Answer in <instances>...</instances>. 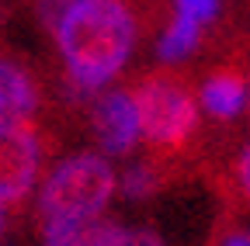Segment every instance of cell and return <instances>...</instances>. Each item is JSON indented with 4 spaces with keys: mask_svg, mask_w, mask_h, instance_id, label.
Instances as JSON below:
<instances>
[{
    "mask_svg": "<svg viewBox=\"0 0 250 246\" xmlns=\"http://www.w3.org/2000/svg\"><path fill=\"white\" fill-rule=\"evenodd\" d=\"M87 121H90V135L98 139L104 152L129 156L139 142V114L129 83H118L94 97V104L87 108Z\"/></svg>",
    "mask_w": 250,
    "mask_h": 246,
    "instance_id": "8992f818",
    "label": "cell"
},
{
    "mask_svg": "<svg viewBox=\"0 0 250 246\" xmlns=\"http://www.w3.org/2000/svg\"><path fill=\"white\" fill-rule=\"evenodd\" d=\"M45 87L24 59H0V129L31 121L42 111Z\"/></svg>",
    "mask_w": 250,
    "mask_h": 246,
    "instance_id": "ba28073f",
    "label": "cell"
},
{
    "mask_svg": "<svg viewBox=\"0 0 250 246\" xmlns=\"http://www.w3.org/2000/svg\"><path fill=\"white\" fill-rule=\"evenodd\" d=\"M129 90L136 101L146 156L160 160L181 173L198 170L208 135L202 129V101L195 94V76L170 63H160L132 76Z\"/></svg>",
    "mask_w": 250,
    "mask_h": 246,
    "instance_id": "7a4b0ae2",
    "label": "cell"
},
{
    "mask_svg": "<svg viewBox=\"0 0 250 246\" xmlns=\"http://www.w3.org/2000/svg\"><path fill=\"white\" fill-rule=\"evenodd\" d=\"M139 0H70L52 24L62 80L73 97L98 94L132 59L143 35Z\"/></svg>",
    "mask_w": 250,
    "mask_h": 246,
    "instance_id": "6da1fadb",
    "label": "cell"
},
{
    "mask_svg": "<svg viewBox=\"0 0 250 246\" xmlns=\"http://www.w3.org/2000/svg\"><path fill=\"white\" fill-rule=\"evenodd\" d=\"M174 11L195 18V21L205 24V28H212V24L219 21V0H174Z\"/></svg>",
    "mask_w": 250,
    "mask_h": 246,
    "instance_id": "7c38bea8",
    "label": "cell"
},
{
    "mask_svg": "<svg viewBox=\"0 0 250 246\" xmlns=\"http://www.w3.org/2000/svg\"><path fill=\"white\" fill-rule=\"evenodd\" d=\"M115 188L118 177L104 156L73 152L49 170L39 191V215L42 219H66V222H94L111 205Z\"/></svg>",
    "mask_w": 250,
    "mask_h": 246,
    "instance_id": "3957f363",
    "label": "cell"
},
{
    "mask_svg": "<svg viewBox=\"0 0 250 246\" xmlns=\"http://www.w3.org/2000/svg\"><path fill=\"white\" fill-rule=\"evenodd\" d=\"M177 177H181V170H174V167H167L160 160L146 156V160H139V163H132L129 170H125L122 194L129 201H153L156 194H164Z\"/></svg>",
    "mask_w": 250,
    "mask_h": 246,
    "instance_id": "30bf717a",
    "label": "cell"
},
{
    "mask_svg": "<svg viewBox=\"0 0 250 246\" xmlns=\"http://www.w3.org/2000/svg\"><path fill=\"white\" fill-rule=\"evenodd\" d=\"M247 114H250V56H247Z\"/></svg>",
    "mask_w": 250,
    "mask_h": 246,
    "instance_id": "4fadbf2b",
    "label": "cell"
},
{
    "mask_svg": "<svg viewBox=\"0 0 250 246\" xmlns=\"http://www.w3.org/2000/svg\"><path fill=\"white\" fill-rule=\"evenodd\" d=\"M243 21H247V35H250V0H243Z\"/></svg>",
    "mask_w": 250,
    "mask_h": 246,
    "instance_id": "5bb4252c",
    "label": "cell"
},
{
    "mask_svg": "<svg viewBox=\"0 0 250 246\" xmlns=\"http://www.w3.org/2000/svg\"><path fill=\"white\" fill-rule=\"evenodd\" d=\"M49 152H52V139L35 118L0 129V205L4 208L24 205Z\"/></svg>",
    "mask_w": 250,
    "mask_h": 246,
    "instance_id": "277c9868",
    "label": "cell"
},
{
    "mask_svg": "<svg viewBox=\"0 0 250 246\" xmlns=\"http://www.w3.org/2000/svg\"><path fill=\"white\" fill-rule=\"evenodd\" d=\"M208 35H212V32H208L205 24H198L195 18L174 11L170 21L160 28V38H156V59H160V63L177 66L181 59H188V56H195L198 49H205Z\"/></svg>",
    "mask_w": 250,
    "mask_h": 246,
    "instance_id": "9c48e42d",
    "label": "cell"
},
{
    "mask_svg": "<svg viewBox=\"0 0 250 246\" xmlns=\"http://www.w3.org/2000/svg\"><path fill=\"white\" fill-rule=\"evenodd\" d=\"M247 56L250 52L215 56V63L202 73L198 101L215 125H226L247 108Z\"/></svg>",
    "mask_w": 250,
    "mask_h": 246,
    "instance_id": "52a82bcc",
    "label": "cell"
},
{
    "mask_svg": "<svg viewBox=\"0 0 250 246\" xmlns=\"http://www.w3.org/2000/svg\"><path fill=\"white\" fill-rule=\"evenodd\" d=\"M87 246H167V243L149 229H125L118 222L94 219L87 226Z\"/></svg>",
    "mask_w": 250,
    "mask_h": 246,
    "instance_id": "8fae6325",
    "label": "cell"
},
{
    "mask_svg": "<svg viewBox=\"0 0 250 246\" xmlns=\"http://www.w3.org/2000/svg\"><path fill=\"white\" fill-rule=\"evenodd\" d=\"M198 170L208 177V184L223 198L229 215L250 211V132L240 135L236 142H219L208 135Z\"/></svg>",
    "mask_w": 250,
    "mask_h": 246,
    "instance_id": "5b68a950",
    "label": "cell"
},
{
    "mask_svg": "<svg viewBox=\"0 0 250 246\" xmlns=\"http://www.w3.org/2000/svg\"><path fill=\"white\" fill-rule=\"evenodd\" d=\"M4 229H7V211H4V205H0V236H4Z\"/></svg>",
    "mask_w": 250,
    "mask_h": 246,
    "instance_id": "9a60e30c",
    "label": "cell"
}]
</instances>
